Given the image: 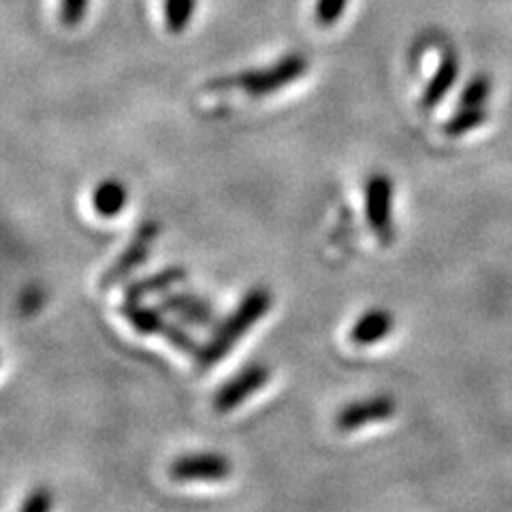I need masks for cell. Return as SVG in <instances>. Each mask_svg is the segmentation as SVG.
<instances>
[{"label": "cell", "mask_w": 512, "mask_h": 512, "mask_svg": "<svg viewBox=\"0 0 512 512\" xmlns=\"http://www.w3.org/2000/svg\"><path fill=\"white\" fill-rule=\"evenodd\" d=\"M271 372L265 363H248L242 370H237L227 382H222L214 393V410L220 414L233 412L246 404L252 395L259 393L269 382Z\"/></svg>", "instance_id": "4"}, {"label": "cell", "mask_w": 512, "mask_h": 512, "mask_svg": "<svg viewBox=\"0 0 512 512\" xmlns=\"http://www.w3.org/2000/svg\"><path fill=\"white\" fill-rule=\"evenodd\" d=\"M274 297L265 286H252L250 291L237 303L235 310L222 318L212 329V335L205 344H201L199 355L195 357L199 370H210L222 359H227L229 352L242 342L252 327L271 310Z\"/></svg>", "instance_id": "1"}, {"label": "cell", "mask_w": 512, "mask_h": 512, "mask_svg": "<svg viewBox=\"0 0 512 512\" xmlns=\"http://www.w3.org/2000/svg\"><path fill=\"white\" fill-rule=\"evenodd\" d=\"M90 7V0H60V22L75 28L84 22Z\"/></svg>", "instance_id": "19"}, {"label": "cell", "mask_w": 512, "mask_h": 512, "mask_svg": "<svg viewBox=\"0 0 512 512\" xmlns=\"http://www.w3.org/2000/svg\"><path fill=\"white\" fill-rule=\"evenodd\" d=\"M163 338L167 340L169 346H173L175 350L184 352V355H192L197 357L199 350H201V344L192 338V335L188 333V329L184 327V323H173V320H169L165 331H163Z\"/></svg>", "instance_id": "16"}, {"label": "cell", "mask_w": 512, "mask_h": 512, "mask_svg": "<svg viewBox=\"0 0 512 512\" xmlns=\"http://www.w3.org/2000/svg\"><path fill=\"white\" fill-rule=\"evenodd\" d=\"M346 7H348V0H316L314 20L318 26L329 28L342 20Z\"/></svg>", "instance_id": "18"}, {"label": "cell", "mask_w": 512, "mask_h": 512, "mask_svg": "<svg viewBox=\"0 0 512 512\" xmlns=\"http://www.w3.org/2000/svg\"><path fill=\"white\" fill-rule=\"evenodd\" d=\"M365 216L382 244H391L393 227V182L389 175L374 173L365 184Z\"/></svg>", "instance_id": "6"}, {"label": "cell", "mask_w": 512, "mask_h": 512, "mask_svg": "<svg viewBox=\"0 0 512 512\" xmlns=\"http://www.w3.org/2000/svg\"><path fill=\"white\" fill-rule=\"evenodd\" d=\"M457 77H459V58L453 52H448L442 56L436 73L431 75V79L427 82V86L421 94L419 107L423 111L436 109L446 99V94L453 90Z\"/></svg>", "instance_id": "10"}, {"label": "cell", "mask_w": 512, "mask_h": 512, "mask_svg": "<svg viewBox=\"0 0 512 512\" xmlns=\"http://www.w3.org/2000/svg\"><path fill=\"white\" fill-rule=\"evenodd\" d=\"M491 77L485 73L474 75L470 82L459 94V107H472V105H485L491 94Z\"/></svg>", "instance_id": "17"}, {"label": "cell", "mask_w": 512, "mask_h": 512, "mask_svg": "<svg viewBox=\"0 0 512 512\" xmlns=\"http://www.w3.org/2000/svg\"><path fill=\"white\" fill-rule=\"evenodd\" d=\"M158 306L163 308L173 318H178L180 323L197 329H214L218 325L216 310L212 301L205 297L190 293V291H167L160 295Z\"/></svg>", "instance_id": "7"}, {"label": "cell", "mask_w": 512, "mask_h": 512, "mask_svg": "<svg viewBox=\"0 0 512 512\" xmlns=\"http://www.w3.org/2000/svg\"><path fill=\"white\" fill-rule=\"evenodd\" d=\"M231 472V459L216 451L186 453L175 457L169 466V476L175 483H222Z\"/></svg>", "instance_id": "3"}, {"label": "cell", "mask_w": 512, "mask_h": 512, "mask_svg": "<svg viewBox=\"0 0 512 512\" xmlns=\"http://www.w3.org/2000/svg\"><path fill=\"white\" fill-rule=\"evenodd\" d=\"M489 114L485 105H472V107H459L455 114L446 120L444 133L448 137H461L470 131H476L478 126L487 122Z\"/></svg>", "instance_id": "14"}, {"label": "cell", "mask_w": 512, "mask_h": 512, "mask_svg": "<svg viewBox=\"0 0 512 512\" xmlns=\"http://www.w3.org/2000/svg\"><path fill=\"white\" fill-rule=\"evenodd\" d=\"M54 506L52 493L39 487L26 495V500L20 504V512H47Z\"/></svg>", "instance_id": "20"}, {"label": "cell", "mask_w": 512, "mask_h": 512, "mask_svg": "<svg viewBox=\"0 0 512 512\" xmlns=\"http://www.w3.org/2000/svg\"><path fill=\"white\" fill-rule=\"evenodd\" d=\"M128 203V190L120 180H103L92 192V207L101 218H116Z\"/></svg>", "instance_id": "13"}, {"label": "cell", "mask_w": 512, "mask_h": 512, "mask_svg": "<svg viewBox=\"0 0 512 512\" xmlns=\"http://www.w3.org/2000/svg\"><path fill=\"white\" fill-rule=\"evenodd\" d=\"M158 224L156 222H143L141 227L135 231L133 239L128 242V246L118 254V259L111 263L101 276L99 286L101 288H111L120 284L124 278H128L133 274L135 269H139L141 265H146L150 250L158 237Z\"/></svg>", "instance_id": "5"}, {"label": "cell", "mask_w": 512, "mask_h": 512, "mask_svg": "<svg viewBox=\"0 0 512 512\" xmlns=\"http://www.w3.org/2000/svg\"><path fill=\"white\" fill-rule=\"evenodd\" d=\"M395 327V318L389 310L372 308L361 314L350 329V342L355 346H374L389 338Z\"/></svg>", "instance_id": "9"}, {"label": "cell", "mask_w": 512, "mask_h": 512, "mask_svg": "<svg viewBox=\"0 0 512 512\" xmlns=\"http://www.w3.org/2000/svg\"><path fill=\"white\" fill-rule=\"evenodd\" d=\"M308 71V60L297 52L282 56L278 62L269 64L263 69H252L237 75H224L207 82V90H242L250 96H269L291 86L297 79H301Z\"/></svg>", "instance_id": "2"}, {"label": "cell", "mask_w": 512, "mask_h": 512, "mask_svg": "<svg viewBox=\"0 0 512 512\" xmlns=\"http://www.w3.org/2000/svg\"><path fill=\"white\" fill-rule=\"evenodd\" d=\"M120 314L128 320L137 333L141 335H163L167 327V312L160 306H146L141 299H124Z\"/></svg>", "instance_id": "12"}, {"label": "cell", "mask_w": 512, "mask_h": 512, "mask_svg": "<svg viewBox=\"0 0 512 512\" xmlns=\"http://www.w3.org/2000/svg\"><path fill=\"white\" fill-rule=\"evenodd\" d=\"M165 26L173 35L184 32L197 9V0H165Z\"/></svg>", "instance_id": "15"}, {"label": "cell", "mask_w": 512, "mask_h": 512, "mask_svg": "<svg viewBox=\"0 0 512 512\" xmlns=\"http://www.w3.org/2000/svg\"><path fill=\"white\" fill-rule=\"evenodd\" d=\"M188 276V271L182 265H171L165 269H158L156 274L137 278L124 286V297L126 299H146L152 295H163L175 284H182Z\"/></svg>", "instance_id": "11"}, {"label": "cell", "mask_w": 512, "mask_h": 512, "mask_svg": "<svg viewBox=\"0 0 512 512\" xmlns=\"http://www.w3.org/2000/svg\"><path fill=\"white\" fill-rule=\"evenodd\" d=\"M397 412L395 399L389 395H372L365 399H357V402H350L342 406L335 414V429L350 434V431H357L370 423H382L393 419Z\"/></svg>", "instance_id": "8"}]
</instances>
